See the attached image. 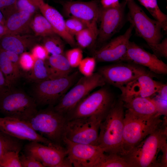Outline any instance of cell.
Listing matches in <instances>:
<instances>
[{"instance_id":"cb8c5ba5","label":"cell","mask_w":167,"mask_h":167,"mask_svg":"<svg viewBox=\"0 0 167 167\" xmlns=\"http://www.w3.org/2000/svg\"><path fill=\"white\" fill-rule=\"evenodd\" d=\"M50 71L51 79L66 76L71 74L73 68L64 54H52L46 60Z\"/></svg>"},{"instance_id":"4316f807","label":"cell","mask_w":167,"mask_h":167,"mask_svg":"<svg viewBox=\"0 0 167 167\" xmlns=\"http://www.w3.org/2000/svg\"><path fill=\"white\" fill-rule=\"evenodd\" d=\"M27 75L28 79L35 83L51 79L49 66L46 60L35 59L32 69Z\"/></svg>"},{"instance_id":"4dcf8cb0","label":"cell","mask_w":167,"mask_h":167,"mask_svg":"<svg viewBox=\"0 0 167 167\" xmlns=\"http://www.w3.org/2000/svg\"><path fill=\"white\" fill-rule=\"evenodd\" d=\"M149 12L155 19L161 24L162 29L167 30V16L160 10L157 0H137Z\"/></svg>"},{"instance_id":"60d3db41","label":"cell","mask_w":167,"mask_h":167,"mask_svg":"<svg viewBox=\"0 0 167 167\" xmlns=\"http://www.w3.org/2000/svg\"><path fill=\"white\" fill-rule=\"evenodd\" d=\"M19 159L22 167H45L34 157L25 153L19 155Z\"/></svg>"},{"instance_id":"d6a6232c","label":"cell","mask_w":167,"mask_h":167,"mask_svg":"<svg viewBox=\"0 0 167 167\" xmlns=\"http://www.w3.org/2000/svg\"><path fill=\"white\" fill-rule=\"evenodd\" d=\"M19 152L10 151L0 158L1 167H22L19 159Z\"/></svg>"},{"instance_id":"681fc988","label":"cell","mask_w":167,"mask_h":167,"mask_svg":"<svg viewBox=\"0 0 167 167\" xmlns=\"http://www.w3.org/2000/svg\"><path fill=\"white\" fill-rule=\"evenodd\" d=\"M5 21L6 20L4 16L0 10V23L5 25Z\"/></svg>"},{"instance_id":"816d5d0a","label":"cell","mask_w":167,"mask_h":167,"mask_svg":"<svg viewBox=\"0 0 167 167\" xmlns=\"http://www.w3.org/2000/svg\"><path fill=\"white\" fill-rule=\"evenodd\" d=\"M68 1H72V0H67Z\"/></svg>"},{"instance_id":"7402d4cb","label":"cell","mask_w":167,"mask_h":167,"mask_svg":"<svg viewBox=\"0 0 167 167\" xmlns=\"http://www.w3.org/2000/svg\"><path fill=\"white\" fill-rule=\"evenodd\" d=\"M34 15L28 12L18 10L6 19L5 25L7 34H31L30 23Z\"/></svg>"},{"instance_id":"277c9868","label":"cell","mask_w":167,"mask_h":167,"mask_svg":"<svg viewBox=\"0 0 167 167\" xmlns=\"http://www.w3.org/2000/svg\"><path fill=\"white\" fill-rule=\"evenodd\" d=\"M48 106L38 110L26 122L40 135L53 143L62 146L67 118L55 110L54 106Z\"/></svg>"},{"instance_id":"f35d334b","label":"cell","mask_w":167,"mask_h":167,"mask_svg":"<svg viewBox=\"0 0 167 167\" xmlns=\"http://www.w3.org/2000/svg\"><path fill=\"white\" fill-rule=\"evenodd\" d=\"M16 4L19 10L33 15L39 10L34 0H17Z\"/></svg>"},{"instance_id":"7a4b0ae2","label":"cell","mask_w":167,"mask_h":167,"mask_svg":"<svg viewBox=\"0 0 167 167\" xmlns=\"http://www.w3.org/2000/svg\"><path fill=\"white\" fill-rule=\"evenodd\" d=\"M161 125L134 147L122 156L130 167H159L158 156L166 141L167 118Z\"/></svg>"},{"instance_id":"d6986e66","label":"cell","mask_w":167,"mask_h":167,"mask_svg":"<svg viewBox=\"0 0 167 167\" xmlns=\"http://www.w3.org/2000/svg\"><path fill=\"white\" fill-rule=\"evenodd\" d=\"M62 4L65 13L70 17L80 19L89 26L97 24L101 7L96 0L67 1Z\"/></svg>"},{"instance_id":"74e56055","label":"cell","mask_w":167,"mask_h":167,"mask_svg":"<svg viewBox=\"0 0 167 167\" xmlns=\"http://www.w3.org/2000/svg\"><path fill=\"white\" fill-rule=\"evenodd\" d=\"M35 60L31 53L25 52L20 54L19 64L21 70L29 71L33 67Z\"/></svg>"},{"instance_id":"6da1fadb","label":"cell","mask_w":167,"mask_h":167,"mask_svg":"<svg viewBox=\"0 0 167 167\" xmlns=\"http://www.w3.org/2000/svg\"><path fill=\"white\" fill-rule=\"evenodd\" d=\"M159 114L144 116L127 109L125 112L121 156H123L160 127L163 120Z\"/></svg>"},{"instance_id":"ee69618b","label":"cell","mask_w":167,"mask_h":167,"mask_svg":"<svg viewBox=\"0 0 167 167\" xmlns=\"http://www.w3.org/2000/svg\"><path fill=\"white\" fill-rule=\"evenodd\" d=\"M161 152L162 154L158 157L159 167H167V143L165 141L162 145Z\"/></svg>"},{"instance_id":"1f68e13d","label":"cell","mask_w":167,"mask_h":167,"mask_svg":"<svg viewBox=\"0 0 167 167\" xmlns=\"http://www.w3.org/2000/svg\"><path fill=\"white\" fill-rule=\"evenodd\" d=\"M43 38L42 45L49 54L51 55L64 54V45L60 36L55 34Z\"/></svg>"},{"instance_id":"44dd1931","label":"cell","mask_w":167,"mask_h":167,"mask_svg":"<svg viewBox=\"0 0 167 167\" xmlns=\"http://www.w3.org/2000/svg\"><path fill=\"white\" fill-rule=\"evenodd\" d=\"M41 38L31 34H7L0 39V49L20 55L38 44Z\"/></svg>"},{"instance_id":"d590c367","label":"cell","mask_w":167,"mask_h":167,"mask_svg":"<svg viewBox=\"0 0 167 167\" xmlns=\"http://www.w3.org/2000/svg\"><path fill=\"white\" fill-rule=\"evenodd\" d=\"M64 54L73 68L78 67L83 59L82 51L79 48L68 50Z\"/></svg>"},{"instance_id":"5b68a950","label":"cell","mask_w":167,"mask_h":167,"mask_svg":"<svg viewBox=\"0 0 167 167\" xmlns=\"http://www.w3.org/2000/svg\"><path fill=\"white\" fill-rule=\"evenodd\" d=\"M116 100L109 88L101 87L82 100L67 116V120L95 116L103 121Z\"/></svg>"},{"instance_id":"7bdbcfd3","label":"cell","mask_w":167,"mask_h":167,"mask_svg":"<svg viewBox=\"0 0 167 167\" xmlns=\"http://www.w3.org/2000/svg\"><path fill=\"white\" fill-rule=\"evenodd\" d=\"M153 54L158 58H167V39L165 38L160 43L150 48Z\"/></svg>"},{"instance_id":"e575fe53","label":"cell","mask_w":167,"mask_h":167,"mask_svg":"<svg viewBox=\"0 0 167 167\" xmlns=\"http://www.w3.org/2000/svg\"><path fill=\"white\" fill-rule=\"evenodd\" d=\"M96 62L93 57L83 59L78 66L79 72L84 76L92 75L94 73Z\"/></svg>"},{"instance_id":"f546056e","label":"cell","mask_w":167,"mask_h":167,"mask_svg":"<svg viewBox=\"0 0 167 167\" xmlns=\"http://www.w3.org/2000/svg\"><path fill=\"white\" fill-rule=\"evenodd\" d=\"M21 140L0 130V158L8 151L20 152L23 145Z\"/></svg>"},{"instance_id":"836d02e7","label":"cell","mask_w":167,"mask_h":167,"mask_svg":"<svg viewBox=\"0 0 167 167\" xmlns=\"http://www.w3.org/2000/svg\"><path fill=\"white\" fill-rule=\"evenodd\" d=\"M65 24L68 32L73 36L90 26L83 21L73 17H70L65 20Z\"/></svg>"},{"instance_id":"f907efd6","label":"cell","mask_w":167,"mask_h":167,"mask_svg":"<svg viewBox=\"0 0 167 167\" xmlns=\"http://www.w3.org/2000/svg\"><path fill=\"white\" fill-rule=\"evenodd\" d=\"M126 1H134V0H126Z\"/></svg>"},{"instance_id":"ba28073f","label":"cell","mask_w":167,"mask_h":167,"mask_svg":"<svg viewBox=\"0 0 167 167\" xmlns=\"http://www.w3.org/2000/svg\"><path fill=\"white\" fill-rule=\"evenodd\" d=\"M104 78L98 72L89 76L78 79L54 108L58 112L66 117L77 104L96 88L105 85Z\"/></svg>"},{"instance_id":"83f0119b","label":"cell","mask_w":167,"mask_h":167,"mask_svg":"<svg viewBox=\"0 0 167 167\" xmlns=\"http://www.w3.org/2000/svg\"><path fill=\"white\" fill-rule=\"evenodd\" d=\"M98 34L97 24L90 26L83 29L75 35L76 41L82 48H87L94 44L96 41Z\"/></svg>"},{"instance_id":"b9f144b4","label":"cell","mask_w":167,"mask_h":167,"mask_svg":"<svg viewBox=\"0 0 167 167\" xmlns=\"http://www.w3.org/2000/svg\"><path fill=\"white\" fill-rule=\"evenodd\" d=\"M31 54L35 59H39L45 60L49 56V53L45 48L42 45L38 44L32 48Z\"/></svg>"},{"instance_id":"30bf717a","label":"cell","mask_w":167,"mask_h":167,"mask_svg":"<svg viewBox=\"0 0 167 167\" xmlns=\"http://www.w3.org/2000/svg\"><path fill=\"white\" fill-rule=\"evenodd\" d=\"M102 121L95 116L68 120L63 138L76 143L98 145L100 126Z\"/></svg>"},{"instance_id":"4fadbf2b","label":"cell","mask_w":167,"mask_h":167,"mask_svg":"<svg viewBox=\"0 0 167 167\" xmlns=\"http://www.w3.org/2000/svg\"><path fill=\"white\" fill-rule=\"evenodd\" d=\"M62 141L67 151V158L75 167H93L104 152L98 145L76 143L64 138Z\"/></svg>"},{"instance_id":"c3c4849f","label":"cell","mask_w":167,"mask_h":167,"mask_svg":"<svg viewBox=\"0 0 167 167\" xmlns=\"http://www.w3.org/2000/svg\"><path fill=\"white\" fill-rule=\"evenodd\" d=\"M7 33V29L5 25L0 23V39Z\"/></svg>"},{"instance_id":"8fae6325","label":"cell","mask_w":167,"mask_h":167,"mask_svg":"<svg viewBox=\"0 0 167 167\" xmlns=\"http://www.w3.org/2000/svg\"><path fill=\"white\" fill-rule=\"evenodd\" d=\"M98 72L106 83L119 89L141 75L153 74L144 67L126 62L101 66L98 69Z\"/></svg>"},{"instance_id":"ab89813d","label":"cell","mask_w":167,"mask_h":167,"mask_svg":"<svg viewBox=\"0 0 167 167\" xmlns=\"http://www.w3.org/2000/svg\"><path fill=\"white\" fill-rule=\"evenodd\" d=\"M150 97L154 101L158 113L161 116L167 117V99L163 98L157 92Z\"/></svg>"},{"instance_id":"bcb514c9","label":"cell","mask_w":167,"mask_h":167,"mask_svg":"<svg viewBox=\"0 0 167 167\" xmlns=\"http://www.w3.org/2000/svg\"><path fill=\"white\" fill-rule=\"evenodd\" d=\"M102 7L104 8H114L118 6L120 3L119 0H101Z\"/></svg>"},{"instance_id":"52a82bcc","label":"cell","mask_w":167,"mask_h":167,"mask_svg":"<svg viewBox=\"0 0 167 167\" xmlns=\"http://www.w3.org/2000/svg\"><path fill=\"white\" fill-rule=\"evenodd\" d=\"M79 72L65 77L45 80L36 83L33 98L37 104L54 106L78 79Z\"/></svg>"},{"instance_id":"e0dca14e","label":"cell","mask_w":167,"mask_h":167,"mask_svg":"<svg viewBox=\"0 0 167 167\" xmlns=\"http://www.w3.org/2000/svg\"><path fill=\"white\" fill-rule=\"evenodd\" d=\"M124 62L133 63L146 67L151 72L158 75L167 74V65L154 54L144 50L130 41Z\"/></svg>"},{"instance_id":"9a60e30c","label":"cell","mask_w":167,"mask_h":167,"mask_svg":"<svg viewBox=\"0 0 167 167\" xmlns=\"http://www.w3.org/2000/svg\"><path fill=\"white\" fill-rule=\"evenodd\" d=\"M133 27L130 25L125 32L100 47L94 52L93 57L101 62H124L127 54Z\"/></svg>"},{"instance_id":"8d00e7d4","label":"cell","mask_w":167,"mask_h":167,"mask_svg":"<svg viewBox=\"0 0 167 167\" xmlns=\"http://www.w3.org/2000/svg\"><path fill=\"white\" fill-rule=\"evenodd\" d=\"M17 0H0V10L5 19L18 9Z\"/></svg>"},{"instance_id":"3957f363","label":"cell","mask_w":167,"mask_h":167,"mask_svg":"<svg viewBox=\"0 0 167 167\" xmlns=\"http://www.w3.org/2000/svg\"><path fill=\"white\" fill-rule=\"evenodd\" d=\"M124 108L123 102L120 98L116 100L100 124L98 145L105 153L121 155Z\"/></svg>"},{"instance_id":"7c38bea8","label":"cell","mask_w":167,"mask_h":167,"mask_svg":"<svg viewBox=\"0 0 167 167\" xmlns=\"http://www.w3.org/2000/svg\"><path fill=\"white\" fill-rule=\"evenodd\" d=\"M24 153L34 157L45 167H73L67 158L66 148L62 145L30 141L24 146Z\"/></svg>"},{"instance_id":"8992f818","label":"cell","mask_w":167,"mask_h":167,"mask_svg":"<svg viewBox=\"0 0 167 167\" xmlns=\"http://www.w3.org/2000/svg\"><path fill=\"white\" fill-rule=\"evenodd\" d=\"M37 106L33 97L13 87L0 94V113L5 117L26 121L37 111Z\"/></svg>"},{"instance_id":"f5cc1de1","label":"cell","mask_w":167,"mask_h":167,"mask_svg":"<svg viewBox=\"0 0 167 167\" xmlns=\"http://www.w3.org/2000/svg\"><path fill=\"white\" fill-rule=\"evenodd\" d=\"M0 167H1V165H0Z\"/></svg>"},{"instance_id":"7dc6e473","label":"cell","mask_w":167,"mask_h":167,"mask_svg":"<svg viewBox=\"0 0 167 167\" xmlns=\"http://www.w3.org/2000/svg\"><path fill=\"white\" fill-rule=\"evenodd\" d=\"M8 88L4 76L0 70V94Z\"/></svg>"},{"instance_id":"484cf974","label":"cell","mask_w":167,"mask_h":167,"mask_svg":"<svg viewBox=\"0 0 167 167\" xmlns=\"http://www.w3.org/2000/svg\"><path fill=\"white\" fill-rule=\"evenodd\" d=\"M30 28L35 35L41 37L56 34L49 23L42 14H37L33 15L31 22Z\"/></svg>"},{"instance_id":"9c48e42d","label":"cell","mask_w":167,"mask_h":167,"mask_svg":"<svg viewBox=\"0 0 167 167\" xmlns=\"http://www.w3.org/2000/svg\"><path fill=\"white\" fill-rule=\"evenodd\" d=\"M127 19L136 34L143 39L150 48L160 43L162 38V25L149 17L134 1H126Z\"/></svg>"},{"instance_id":"ffe728a7","label":"cell","mask_w":167,"mask_h":167,"mask_svg":"<svg viewBox=\"0 0 167 167\" xmlns=\"http://www.w3.org/2000/svg\"><path fill=\"white\" fill-rule=\"evenodd\" d=\"M39 10L51 25L55 33L72 47L76 45L74 36L68 32L65 20L55 8L45 3L43 0H34Z\"/></svg>"},{"instance_id":"ac0fdd59","label":"cell","mask_w":167,"mask_h":167,"mask_svg":"<svg viewBox=\"0 0 167 167\" xmlns=\"http://www.w3.org/2000/svg\"><path fill=\"white\" fill-rule=\"evenodd\" d=\"M154 75L144 74L121 88L120 98L123 101L135 97H151L159 90L163 84L153 79Z\"/></svg>"},{"instance_id":"5bb4252c","label":"cell","mask_w":167,"mask_h":167,"mask_svg":"<svg viewBox=\"0 0 167 167\" xmlns=\"http://www.w3.org/2000/svg\"><path fill=\"white\" fill-rule=\"evenodd\" d=\"M127 1L114 8H100L99 19L100 22L97 38L99 44L105 43L121 28L124 22Z\"/></svg>"},{"instance_id":"f6af8a7d","label":"cell","mask_w":167,"mask_h":167,"mask_svg":"<svg viewBox=\"0 0 167 167\" xmlns=\"http://www.w3.org/2000/svg\"><path fill=\"white\" fill-rule=\"evenodd\" d=\"M5 51L10 60L17 68L21 70L19 64V55L12 52Z\"/></svg>"},{"instance_id":"603a6c76","label":"cell","mask_w":167,"mask_h":167,"mask_svg":"<svg viewBox=\"0 0 167 167\" xmlns=\"http://www.w3.org/2000/svg\"><path fill=\"white\" fill-rule=\"evenodd\" d=\"M123 101L125 108L137 114L151 116L159 114L154 101L150 97H135Z\"/></svg>"},{"instance_id":"2e32d148","label":"cell","mask_w":167,"mask_h":167,"mask_svg":"<svg viewBox=\"0 0 167 167\" xmlns=\"http://www.w3.org/2000/svg\"><path fill=\"white\" fill-rule=\"evenodd\" d=\"M0 130L22 140L39 142L46 145L53 143L35 131L26 121L10 117H0Z\"/></svg>"},{"instance_id":"f1b7e54d","label":"cell","mask_w":167,"mask_h":167,"mask_svg":"<svg viewBox=\"0 0 167 167\" xmlns=\"http://www.w3.org/2000/svg\"><path fill=\"white\" fill-rule=\"evenodd\" d=\"M93 167H130L124 157L114 153H103Z\"/></svg>"},{"instance_id":"d4e9b609","label":"cell","mask_w":167,"mask_h":167,"mask_svg":"<svg viewBox=\"0 0 167 167\" xmlns=\"http://www.w3.org/2000/svg\"><path fill=\"white\" fill-rule=\"evenodd\" d=\"M0 70L3 74L8 88L13 87L21 77V70L8 58L6 52L0 49Z\"/></svg>"}]
</instances>
